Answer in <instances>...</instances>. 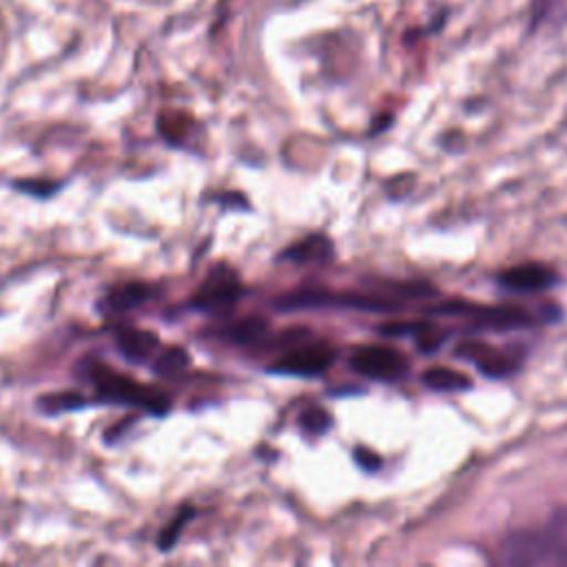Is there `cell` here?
Segmentation results:
<instances>
[{"mask_svg": "<svg viewBox=\"0 0 567 567\" xmlns=\"http://www.w3.org/2000/svg\"><path fill=\"white\" fill-rule=\"evenodd\" d=\"M210 202H217L221 204L224 208H244V210H250V202L246 199L244 193H219L215 197H210Z\"/></svg>", "mask_w": 567, "mask_h": 567, "instance_id": "20", "label": "cell"}, {"mask_svg": "<svg viewBox=\"0 0 567 567\" xmlns=\"http://www.w3.org/2000/svg\"><path fill=\"white\" fill-rule=\"evenodd\" d=\"M354 461H357L363 470H368V472H372V470H377V467L381 465V458H379L372 450H368V447H357V450H354Z\"/></svg>", "mask_w": 567, "mask_h": 567, "instance_id": "21", "label": "cell"}, {"mask_svg": "<svg viewBox=\"0 0 567 567\" xmlns=\"http://www.w3.org/2000/svg\"><path fill=\"white\" fill-rule=\"evenodd\" d=\"M334 348L326 341H299L290 346L275 363L266 368L268 374L288 377H319L334 363Z\"/></svg>", "mask_w": 567, "mask_h": 567, "instance_id": "4", "label": "cell"}, {"mask_svg": "<svg viewBox=\"0 0 567 567\" xmlns=\"http://www.w3.org/2000/svg\"><path fill=\"white\" fill-rule=\"evenodd\" d=\"M272 308L281 312L301 308H354L368 312H394L396 303L381 297H365L357 292H332V290H295L272 299Z\"/></svg>", "mask_w": 567, "mask_h": 567, "instance_id": "2", "label": "cell"}, {"mask_svg": "<svg viewBox=\"0 0 567 567\" xmlns=\"http://www.w3.org/2000/svg\"><path fill=\"white\" fill-rule=\"evenodd\" d=\"M115 346L126 361L146 363L159 348V337L151 330H142L135 326H120L115 330Z\"/></svg>", "mask_w": 567, "mask_h": 567, "instance_id": "7", "label": "cell"}, {"mask_svg": "<svg viewBox=\"0 0 567 567\" xmlns=\"http://www.w3.org/2000/svg\"><path fill=\"white\" fill-rule=\"evenodd\" d=\"M190 365V354L188 350L179 348V346H171L166 348L162 354L155 357L153 361V372L159 377H173L182 370H186Z\"/></svg>", "mask_w": 567, "mask_h": 567, "instance_id": "17", "label": "cell"}, {"mask_svg": "<svg viewBox=\"0 0 567 567\" xmlns=\"http://www.w3.org/2000/svg\"><path fill=\"white\" fill-rule=\"evenodd\" d=\"M423 383L432 390H445V392L465 390V388L472 385V381L465 374H461L452 368H430V370H425L423 372Z\"/></svg>", "mask_w": 567, "mask_h": 567, "instance_id": "16", "label": "cell"}, {"mask_svg": "<svg viewBox=\"0 0 567 567\" xmlns=\"http://www.w3.org/2000/svg\"><path fill=\"white\" fill-rule=\"evenodd\" d=\"M89 379L95 385V401L97 403H115V405H128V408H140L151 416H166L171 412V399L164 394L159 388L140 383L133 377L120 374L111 370L102 361H93L86 370Z\"/></svg>", "mask_w": 567, "mask_h": 567, "instance_id": "1", "label": "cell"}, {"mask_svg": "<svg viewBox=\"0 0 567 567\" xmlns=\"http://www.w3.org/2000/svg\"><path fill=\"white\" fill-rule=\"evenodd\" d=\"M266 330H268V321L264 317H246V319L235 321L233 326L219 330V339H226V341L239 343V346H248V343H255L257 339H261Z\"/></svg>", "mask_w": 567, "mask_h": 567, "instance_id": "13", "label": "cell"}, {"mask_svg": "<svg viewBox=\"0 0 567 567\" xmlns=\"http://www.w3.org/2000/svg\"><path fill=\"white\" fill-rule=\"evenodd\" d=\"M332 241L321 235H308L290 246H286L279 255L277 261H292V264H326L332 259Z\"/></svg>", "mask_w": 567, "mask_h": 567, "instance_id": "9", "label": "cell"}, {"mask_svg": "<svg viewBox=\"0 0 567 567\" xmlns=\"http://www.w3.org/2000/svg\"><path fill=\"white\" fill-rule=\"evenodd\" d=\"M151 297V286L142 284V281H128L122 286H115L113 290H109V295H104L97 303V310L102 315H122L128 312L137 306H142L146 299Z\"/></svg>", "mask_w": 567, "mask_h": 567, "instance_id": "10", "label": "cell"}, {"mask_svg": "<svg viewBox=\"0 0 567 567\" xmlns=\"http://www.w3.org/2000/svg\"><path fill=\"white\" fill-rule=\"evenodd\" d=\"M241 297L239 275L228 264H215L204 277L199 290L188 299L190 310L224 315L235 308Z\"/></svg>", "mask_w": 567, "mask_h": 567, "instance_id": "3", "label": "cell"}, {"mask_svg": "<svg viewBox=\"0 0 567 567\" xmlns=\"http://www.w3.org/2000/svg\"><path fill=\"white\" fill-rule=\"evenodd\" d=\"M501 558L512 567L551 565V554L543 532H512L501 545Z\"/></svg>", "mask_w": 567, "mask_h": 567, "instance_id": "6", "label": "cell"}, {"mask_svg": "<svg viewBox=\"0 0 567 567\" xmlns=\"http://www.w3.org/2000/svg\"><path fill=\"white\" fill-rule=\"evenodd\" d=\"M554 272L543 264H520L498 275L503 288L514 292H540L554 284Z\"/></svg>", "mask_w": 567, "mask_h": 567, "instance_id": "8", "label": "cell"}, {"mask_svg": "<svg viewBox=\"0 0 567 567\" xmlns=\"http://www.w3.org/2000/svg\"><path fill=\"white\" fill-rule=\"evenodd\" d=\"M11 188L18 193H24L35 199H51L60 188H64V182L58 179H33V177H20L11 182Z\"/></svg>", "mask_w": 567, "mask_h": 567, "instance_id": "18", "label": "cell"}, {"mask_svg": "<svg viewBox=\"0 0 567 567\" xmlns=\"http://www.w3.org/2000/svg\"><path fill=\"white\" fill-rule=\"evenodd\" d=\"M299 427L306 432V434H312V436H319V434H326L332 425V416L323 410V408H306L301 414H299Z\"/></svg>", "mask_w": 567, "mask_h": 567, "instance_id": "19", "label": "cell"}, {"mask_svg": "<svg viewBox=\"0 0 567 567\" xmlns=\"http://www.w3.org/2000/svg\"><path fill=\"white\" fill-rule=\"evenodd\" d=\"M195 514H197V509H195L193 505H188V503H184V505L175 512V516L171 518V523L164 525L162 532H159V536H157V547H159V551H171V549L175 547V543H177V538H179L184 525H188V523L195 518Z\"/></svg>", "mask_w": 567, "mask_h": 567, "instance_id": "15", "label": "cell"}, {"mask_svg": "<svg viewBox=\"0 0 567 567\" xmlns=\"http://www.w3.org/2000/svg\"><path fill=\"white\" fill-rule=\"evenodd\" d=\"M350 368L370 379L392 381L408 370V359L388 346H359L350 354Z\"/></svg>", "mask_w": 567, "mask_h": 567, "instance_id": "5", "label": "cell"}, {"mask_svg": "<svg viewBox=\"0 0 567 567\" xmlns=\"http://www.w3.org/2000/svg\"><path fill=\"white\" fill-rule=\"evenodd\" d=\"M89 401L73 390H64V392H51L38 399V408L44 414H62V412H75L86 408Z\"/></svg>", "mask_w": 567, "mask_h": 567, "instance_id": "14", "label": "cell"}, {"mask_svg": "<svg viewBox=\"0 0 567 567\" xmlns=\"http://www.w3.org/2000/svg\"><path fill=\"white\" fill-rule=\"evenodd\" d=\"M543 534L547 538L551 565H567V507H560L549 516Z\"/></svg>", "mask_w": 567, "mask_h": 567, "instance_id": "12", "label": "cell"}, {"mask_svg": "<svg viewBox=\"0 0 567 567\" xmlns=\"http://www.w3.org/2000/svg\"><path fill=\"white\" fill-rule=\"evenodd\" d=\"M458 357L472 359L489 377H503V374H507L512 370V363L501 352H496L494 348H487L483 343H465V346H461L458 348Z\"/></svg>", "mask_w": 567, "mask_h": 567, "instance_id": "11", "label": "cell"}]
</instances>
